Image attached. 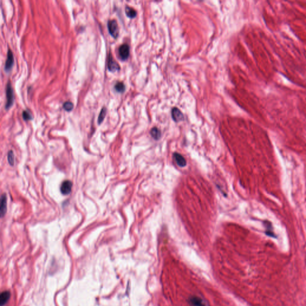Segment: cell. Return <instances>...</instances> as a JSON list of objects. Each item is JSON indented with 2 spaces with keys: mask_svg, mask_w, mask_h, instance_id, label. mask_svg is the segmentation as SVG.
I'll return each instance as SVG.
<instances>
[{
  "mask_svg": "<svg viewBox=\"0 0 306 306\" xmlns=\"http://www.w3.org/2000/svg\"><path fill=\"white\" fill-rule=\"evenodd\" d=\"M108 29L109 33L113 38H117L119 34V29L116 20H111L108 22Z\"/></svg>",
  "mask_w": 306,
  "mask_h": 306,
  "instance_id": "2",
  "label": "cell"
},
{
  "mask_svg": "<svg viewBox=\"0 0 306 306\" xmlns=\"http://www.w3.org/2000/svg\"><path fill=\"white\" fill-rule=\"evenodd\" d=\"M22 117H23V120H25V121L31 120L33 118V116H31V113L28 111H27V110H25V111H23V113H22Z\"/></svg>",
  "mask_w": 306,
  "mask_h": 306,
  "instance_id": "19",
  "label": "cell"
},
{
  "mask_svg": "<svg viewBox=\"0 0 306 306\" xmlns=\"http://www.w3.org/2000/svg\"><path fill=\"white\" fill-rule=\"evenodd\" d=\"M10 293L9 291H4L1 293L0 295V304L1 306H3L6 304L8 300L10 298Z\"/></svg>",
  "mask_w": 306,
  "mask_h": 306,
  "instance_id": "11",
  "label": "cell"
},
{
  "mask_svg": "<svg viewBox=\"0 0 306 306\" xmlns=\"http://www.w3.org/2000/svg\"><path fill=\"white\" fill-rule=\"evenodd\" d=\"M1 206H0V213L1 217H3L7 212V198L6 194H3L1 197Z\"/></svg>",
  "mask_w": 306,
  "mask_h": 306,
  "instance_id": "7",
  "label": "cell"
},
{
  "mask_svg": "<svg viewBox=\"0 0 306 306\" xmlns=\"http://www.w3.org/2000/svg\"><path fill=\"white\" fill-rule=\"evenodd\" d=\"M6 93V99H7V101L6 103V109H8L12 107L14 102L13 90L12 88L10 82H8L7 84Z\"/></svg>",
  "mask_w": 306,
  "mask_h": 306,
  "instance_id": "1",
  "label": "cell"
},
{
  "mask_svg": "<svg viewBox=\"0 0 306 306\" xmlns=\"http://www.w3.org/2000/svg\"><path fill=\"white\" fill-rule=\"evenodd\" d=\"M172 117L175 122H179L184 120V117L183 113L177 108H174L172 109Z\"/></svg>",
  "mask_w": 306,
  "mask_h": 306,
  "instance_id": "9",
  "label": "cell"
},
{
  "mask_svg": "<svg viewBox=\"0 0 306 306\" xmlns=\"http://www.w3.org/2000/svg\"><path fill=\"white\" fill-rule=\"evenodd\" d=\"M13 55L12 50L10 49H8L7 53V59L4 66V69L6 71V73H9L11 71V69L13 68Z\"/></svg>",
  "mask_w": 306,
  "mask_h": 306,
  "instance_id": "4",
  "label": "cell"
},
{
  "mask_svg": "<svg viewBox=\"0 0 306 306\" xmlns=\"http://www.w3.org/2000/svg\"><path fill=\"white\" fill-rule=\"evenodd\" d=\"M125 12H126V14L127 16L129 17L130 18H131V19L135 18L136 17V11L133 8H132L131 7L127 6V7H126Z\"/></svg>",
  "mask_w": 306,
  "mask_h": 306,
  "instance_id": "14",
  "label": "cell"
},
{
  "mask_svg": "<svg viewBox=\"0 0 306 306\" xmlns=\"http://www.w3.org/2000/svg\"><path fill=\"white\" fill-rule=\"evenodd\" d=\"M63 108L65 111L69 112V111L73 110V108H74V105H73V103L72 102H70V101H67L63 103Z\"/></svg>",
  "mask_w": 306,
  "mask_h": 306,
  "instance_id": "18",
  "label": "cell"
},
{
  "mask_svg": "<svg viewBox=\"0 0 306 306\" xmlns=\"http://www.w3.org/2000/svg\"><path fill=\"white\" fill-rule=\"evenodd\" d=\"M173 158H174V160L176 162L177 164L179 167L183 168V167H184L186 166L187 162H186L185 159L184 158V157L181 154L175 153L173 154Z\"/></svg>",
  "mask_w": 306,
  "mask_h": 306,
  "instance_id": "10",
  "label": "cell"
},
{
  "mask_svg": "<svg viewBox=\"0 0 306 306\" xmlns=\"http://www.w3.org/2000/svg\"><path fill=\"white\" fill-rule=\"evenodd\" d=\"M114 88L117 92L123 93L125 91L126 88L122 82H117L114 86Z\"/></svg>",
  "mask_w": 306,
  "mask_h": 306,
  "instance_id": "15",
  "label": "cell"
},
{
  "mask_svg": "<svg viewBox=\"0 0 306 306\" xmlns=\"http://www.w3.org/2000/svg\"><path fill=\"white\" fill-rule=\"evenodd\" d=\"M129 46L127 44H123L118 48V53L122 61H126L129 58L130 54Z\"/></svg>",
  "mask_w": 306,
  "mask_h": 306,
  "instance_id": "3",
  "label": "cell"
},
{
  "mask_svg": "<svg viewBox=\"0 0 306 306\" xmlns=\"http://www.w3.org/2000/svg\"><path fill=\"white\" fill-rule=\"evenodd\" d=\"M106 113H107V109L105 107L102 108V109L101 111V113L99 115V117H98V123L99 124H101L103 122V121L105 117V116H106Z\"/></svg>",
  "mask_w": 306,
  "mask_h": 306,
  "instance_id": "16",
  "label": "cell"
},
{
  "mask_svg": "<svg viewBox=\"0 0 306 306\" xmlns=\"http://www.w3.org/2000/svg\"><path fill=\"white\" fill-rule=\"evenodd\" d=\"M108 68L110 71L111 72H116L118 71L120 69V67L118 65V63L114 60L113 56L110 53L109 55V58H108Z\"/></svg>",
  "mask_w": 306,
  "mask_h": 306,
  "instance_id": "6",
  "label": "cell"
},
{
  "mask_svg": "<svg viewBox=\"0 0 306 306\" xmlns=\"http://www.w3.org/2000/svg\"><path fill=\"white\" fill-rule=\"evenodd\" d=\"M72 187H73V183L71 181L66 180L64 181L61 185L60 190L62 194L63 195H68L71 192L72 190Z\"/></svg>",
  "mask_w": 306,
  "mask_h": 306,
  "instance_id": "5",
  "label": "cell"
},
{
  "mask_svg": "<svg viewBox=\"0 0 306 306\" xmlns=\"http://www.w3.org/2000/svg\"><path fill=\"white\" fill-rule=\"evenodd\" d=\"M7 160L10 165L13 166L14 164V156L13 152L12 151H10L8 153Z\"/></svg>",
  "mask_w": 306,
  "mask_h": 306,
  "instance_id": "17",
  "label": "cell"
},
{
  "mask_svg": "<svg viewBox=\"0 0 306 306\" xmlns=\"http://www.w3.org/2000/svg\"><path fill=\"white\" fill-rule=\"evenodd\" d=\"M150 133L152 137L156 140H158L160 138L161 132L157 128H153L151 130Z\"/></svg>",
  "mask_w": 306,
  "mask_h": 306,
  "instance_id": "13",
  "label": "cell"
},
{
  "mask_svg": "<svg viewBox=\"0 0 306 306\" xmlns=\"http://www.w3.org/2000/svg\"><path fill=\"white\" fill-rule=\"evenodd\" d=\"M190 301L191 304L193 306H205L204 301L198 297H194L191 298Z\"/></svg>",
  "mask_w": 306,
  "mask_h": 306,
  "instance_id": "12",
  "label": "cell"
},
{
  "mask_svg": "<svg viewBox=\"0 0 306 306\" xmlns=\"http://www.w3.org/2000/svg\"><path fill=\"white\" fill-rule=\"evenodd\" d=\"M263 224L265 227V234L271 238H276V235L273 232V228L272 223L268 221H264Z\"/></svg>",
  "mask_w": 306,
  "mask_h": 306,
  "instance_id": "8",
  "label": "cell"
}]
</instances>
